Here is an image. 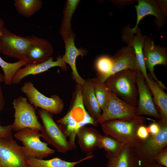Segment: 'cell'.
Here are the masks:
<instances>
[{
    "instance_id": "7c38bea8",
    "label": "cell",
    "mask_w": 167,
    "mask_h": 167,
    "mask_svg": "<svg viewBox=\"0 0 167 167\" xmlns=\"http://www.w3.org/2000/svg\"><path fill=\"white\" fill-rule=\"evenodd\" d=\"M138 4L135 6L136 14V22L133 28L128 27L126 28L123 34V39L125 41L133 36L138 28V25L141 20L147 15L154 16L159 28L163 25L164 22V12L158 2L151 0H139Z\"/></svg>"
},
{
    "instance_id": "8fae6325",
    "label": "cell",
    "mask_w": 167,
    "mask_h": 167,
    "mask_svg": "<svg viewBox=\"0 0 167 167\" xmlns=\"http://www.w3.org/2000/svg\"><path fill=\"white\" fill-rule=\"evenodd\" d=\"M28 158L13 138L0 137V167H28Z\"/></svg>"
},
{
    "instance_id": "603a6c76",
    "label": "cell",
    "mask_w": 167,
    "mask_h": 167,
    "mask_svg": "<svg viewBox=\"0 0 167 167\" xmlns=\"http://www.w3.org/2000/svg\"><path fill=\"white\" fill-rule=\"evenodd\" d=\"M134 35L132 38L126 42L128 45L131 46L133 48L140 70L145 78V81H147L148 79V74L145 63L143 52L144 43L147 36L142 34L139 28Z\"/></svg>"
},
{
    "instance_id": "ba28073f",
    "label": "cell",
    "mask_w": 167,
    "mask_h": 167,
    "mask_svg": "<svg viewBox=\"0 0 167 167\" xmlns=\"http://www.w3.org/2000/svg\"><path fill=\"white\" fill-rule=\"evenodd\" d=\"M102 111L101 116L96 121L100 124L110 120H129L140 117L137 115L136 106L122 100L109 90Z\"/></svg>"
},
{
    "instance_id": "ac0fdd59",
    "label": "cell",
    "mask_w": 167,
    "mask_h": 167,
    "mask_svg": "<svg viewBox=\"0 0 167 167\" xmlns=\"http://www.w3.org/2000/svg\"><path fill=\"white\" fill-rule=\"evenodd\" d=\"M65 46V52L62 58L65 63L70 66L74 79L78 85L83 86L85 80L79 74L76 67L77 57H83L86 55L87 51L83 48H77L75 45L74 36L72 33L66 39L64 40Z\"/></svg>"
},
{
    "instance_id": "f1b7e54d",
    "label": "cell",
    "mask_w": 167,
    "mask_h": 167,
    "mask_svg": "<svg viewBox=\"0 0 167 167\" xmlns=\"http://www.w3.org/2000/svg\"><path fill=\"white\" fill-rule=\"evenodd\" d=\"M113 65L112 57L107 55L100 57L96 62V67L99 75L97 78L105 82L111 70Z\"/></svg>"
},
{
    "instance_id": "8d00e7d4",
    "label": "cell",
    "mask_w": 167,
    "mask_h": 167,
    "mask_svg": "<svg viewBox=\"0 0 167 167\" xmlns=\"http://www.w3.org/2000/svg\"><path fill=\"white\" fill-rule=\"evenodd\" d=\"M4 25L5 22L2 19L0 18V32L2 29L4 27Z\"/></svg>"
},
{
    "instance_id": "7402d4cb",
    "label": "cell",
    "mask_w": 167,
    "mask_h": 167,
    "mask_svg": "<svg viewBox=\"0 0 167 167\" xmlns=\"http://www.w3.org/2000/svg\"><path fill=\"white\" fill-rule=\"evenodd\" d=\"M146 84L152 94L154 103L159 109L163 122H167V94L149 74Z\"/></svg>"
},
{
    "instance_id": "d6a6232c",
    "label": "cell",
    "mask_w": 167,
    "mask_h": 167,
    "mask_svg": "<svg viewBox=\"0 0 167 167\" xmlns=\"http://www.w3.org/2000/svg\"><path fill=\"white\" fill-rule=\"evenodd\" d=\"M137 137L141 140H144L147 139L150 135L148 132L147 126L145 124L139 126L136 131Z\"/></svg>"
},
{
    "instance_id": "9c48e42d",
    "label": "cell",
    "mask_w": 167,
    "mask_h": 167,
    "mask_svg": "<svg viewBox=\"0 0 167 167\" xmlns=\"http://www.w3.org/2000/svg\"><path fill=\"white\" fill-rule=\"evenodd\" d=\"M15 109V120L12 124V130L16 132L27 128L41 131L42 125L36 115L35 108L27 98L19 96L12 102Z\"/></svg>"
},
{
    "instance_id": "5bb4252c",
    "label": "cell",
    "mask_w": 167,
    "mask_h": 167,
    "mask_svg": "<svg viewBox=\"0 0 167 167\" xmlns=\"http://www.w3.org/2000/svg\"><path fill=\"white\" fill-rule=\"evenodd\" d=\"M136 84L138 91L137 115L139 116L148 115L161 119L160 115L154 103L152 94L140 70L137 72Z\"/></svg>"
},
{
    "instance_id": "d4e9b609",
    "label": "cell",
    "mask_w": 167,
    "mask_h": 167,
    "mask_svg": "<svg viewBox=\"0 0 167 167\" xmlns=\"http://www.w3.org/2000/svg\"><path fill=\"white\" fill-rule=\"evenodd\" d=\"M79 1L78 0H68L66 1L59 30L60 34L64 41L72 33L71 25V18Z\"/></svg>"
},
{
    "instance_id": "484cf974",
    "label": "cell",
    "mask_w": 167,
    "mask_h": 167,
    "mask_svg": "<svg viewBox=\"0 0 167 167\" xmlns=\"http://www.w3.org/2000/svg\"><path fill=\"white\" fill-rule=\"evenodd\" d=\"M42 4L41 0H15L14 6L19 14L29 17L39 11Z\"/></svg>"
},
{
    "instance_id": "5b68a950",
    "label": "cell",
    "mask_w": 167,
    "mask_h": 167,
    "mask_svg": "<svg viewBox=\"0 0 167 167\" xmlns=\"http://www.w3.org/2000/svg\"><path fill=\"white\" fill-rule=\"evenodd\" d=\"M38 113L42 122L41 137L58 152L64 153L70 150L67 138L54 121L51 114L41 109H39Z\"/></svg>"
},
{
    "instance_id": "ffe728a7",
    "label": "cell",
    "mask_w": 167,
    "mask_h": 167,
    "mask_svg": "<svg viewBox=\"0 0 167 167\" xmlns=\"http://www.w3.org/2000/svg\"><path fill=\"white\" fill-rule=\"evenodd\" d=\"M101 135L93 127L84 126L77 132L76 137L81 151L87 156H94V151L97 148Z\"/></svg>"
},
{
    "instance_id": "6da1fadb",
    "label": "cell",
    "mask_w": 167,
    "mask_h": 167,
    "mask_svg": "<svg viewBox=\"0 0 167 167\" xmlns=\"http://www.w3.org/2000/svg\"><path fill=\"white\" fill-rule=\"evenodd\" d=\"M82 86L77 85L74 100L66 114L57 121L62 131L69 138L70 150L75 149V139L77 132L81 127L90 124L97 126L98 123L87 112L82 96Z\"/></svg>"
},
{
    "instance_id": "f546056e",
    "label": "cell",
    "mask_w": 167,
    "mask_h": 167,
    "mask_svg": "<svg viewBox=\"0 0 167 167\" xmlns=\"http://www.w3.org/2000/svg\"><path fill=\"white\" fill-rule=\"evenodd\" d=\"M95 94L100 107L102 110L106 102L109 91L105 82L97 78L92 79Z\"/></svg>"
},
{
    "instance_id": "cb8c5ba5",
    "label": "cell",
    "mask_w": 167,
    "mask_h": 167,
    "mask_svg": "<svg viewBox=\"0 0 167 167\" xmlns=\"http://www.w3.org/2000/svg\"><path fill=\"white\" fill-rule=\"evenodd\" d=\"M93 156H87L77 161L70 162L56 157L49 160L28 157V167H75V165L86 160L93 158Z\"/></svg>"
},
{
    "instance_id": "8992f818",
    "label": "cell",
    "mask_w": 167,
    "mask_h": 167,
    "mask_svg": "<svg viewBox=\"0 0 167 167\" xmlns=\"http://www.w3.org/2000/svg\"><path fill=\"white\" fill-rule=\"evenodd\" d=\"M35 37L34 35L25 36L17 35L4 27L0 32V52L19 61L26 59L28 48Z\"/></svg>"
},
{
    "instance_id": "9a60e30c",
    "label": "cell",
    "mask_w": 167,
    "mask_h": 167,
    "mask_svg": "<svg viewBox=\"0 0 167 167\" xmlns=\"http://www.w3.org/2000/svg\"><path fill=\"white\" fill-rule=\"evenodd\" d=\"M59 66L66 69V63L61 57H59L56 61L52 57L48 60L37 64H27L24 68H21L15 73L12 78V83L17 84L26 77L30 75H36L46 71L49 69Z\"/></svg>"
},
{
    "instance_id": "277c9868",
    "label": "cell",
    "mask_w": 167,
    "mask_h": 167,
    "mask_svg": "<svg viewBox=\"0 0 167 167\" xmlns=\"http://www.w3.org/2000/svg\"><path fill=\"white\" fill-rule=\"evenodd\" d=\"M158 122L160 126L159 132L155 135H150L133 148L145 167L156 163L158 153L167 147V122L160 119Z\"/></svg>"
},
{
    "instance_id": "4316f807",
    "label": "cell",
    "mask_w": 167,
    "mask_h": 167,
    "mask_svg": "<svg viewBox=\"0 0 167 167\" xmlns=\"http://www.w3.org/2000/svg\"><path fill=\"white\" fill-rule=\"evenodd\" d=\"M125 145L111 137L101 135L99 138L97 148L104 149L107 154L116 156L120 153Z\"/></svg>"
},
{
    "instance_id": "30bf717a",
    "label": "cell",
    "mask_w": 167,
    "mask_h": 167,
    "mask_svg": "<svg viewBox=\"0 0 167 167\" xmlns=\"http://www.w3.org/2000/svg\"><path fill=\"white\" fill-rule=\"evenodd\" d=\"M21 90L35 109L39 108L53 114H59L63 109L64 103L58 96L54 95L50 97L46 96L37 90L31 82L24 83Z\"/></svg>"
},
{
    "instance_id": "3957f363",
    "label": "cell",
    "mask_w": 167,
    "mask_h": 167,
    "mask_svg": "<svg viewBox=\"0 0 167 167\" xmlns=\"http://www.w3.org/2000/svg\"><path fill=\"white\" fill-rule=\"evenodd\" d=\"M138 71L123 70L110 76L105 82L110 91L122 100L136 106L138 99L136 84Z\"/></svg>"
},
{
    "instance_id": "7a4b0ae2",
    "label": "cell",
    "mask_w": 167,
    "mask_h": 167,
    "mask_svg": "<svg viewBox=\"0 0 167 167\" xmlns=\"http://www.w3.org/2000/svg\"><path fill=\"white\" fill-rule=\"evenodd\" d=\"M146 120L155 121L154 119L142 116L131 119L106 121L101 124V127L105 135L134 148L142 140L137 136V129L140 126L145 124Z\"/></svg>"
},
{
    "instance_id": "74e56055",
    "label": "cell",
    "mask_w": 167,
    "mask_h": 167,
    "mask_svg": "<svg viewBox=\"0 0 167 167\" xmlns=\"http://www.w3.org/2000/svg\"><path fill=\"white\" fill-rule=\"evenodd\" d=\"M4 81V77L3 74L0 72V84Z\"/></svg>"
},
{
    "instance_id": "d6986e66",
    "label": "cell",
    "mask_w": 167,
    "mask_h": 167,
    "mask_svg": "<svg viewBox=\"0 0 167 167\" xmlns=\"http://www.w3.org/2000/svg\"><path fill=\"white\" fill-rule=\"evenodd\" d=\"M107 162L105 167H145L133 148L125 145L116 156L106 153Z\"/></svg>"
},
{
    "instance_id": "4dcf8cb0",
    "label": "cell",
    "mask_w": 167,
    "mask_h": 167,
    "mask_svg": "<svg viewBox=\"0 0 167 167\" xmlns=\"http://www.w3.org/2000/svg\"><path fill=\"white\" fill-rule=\"evenodd\" d=\"M156 162L159 165L167 167V147L161 150L157 155Z\"/></svg>"
},
{
    "instance_id": "44dd1931",
    "label": "cell",
    "mask_w": 167,
    "mask_h": 167,
    "mask_svg": "<svg viewBox=\"0 0 167 167\" xmlns=\"http://www.w3.org/2000/svg\"><path fill=\"white\" fill-rule=\"evenodd\" d=\"M82 96L87 112L92 118L97 121L102 113L95 94L92 79L85 81L82 86Z\"/></svg>"
},
{
    "instance_id": "1f68e13d",
    "label": "cell",
    "mask_w": 167,
    "mask_h": 167,
    "mask_svg": "<svg viewBox=\"0 0 167 167\" xmlns=\"http://www.w3.org/2000/svg\"><path fill=\"white\" fill-rule=\"evenodd\" d=\"M12 124L3 126L0 125V137L13 138L12 134Z\"/></svg>"
},
{
    "instance_id": "e575fe53",
    "label": "cell",
    "mask_w": 167,
    "mask_h": 167,
    "mask_svg": "<svg viewBox=\"0 0 167 167\" xmlns=\"http://www.w3.org/2000/svg\"><path fill=\"white\" fill-rule=\"evenodd\" d=\"M5 105V101L2 92V87L0 84V114L1 111L4 109ZM1 124L0 119V125Z\"/></svg>"
},
{
    "instance_id": "2e32d148",
    "label": "cell",
    "mask_w": 167,
    "mask_h": 167,
    "mask_svg": "<svg viewBox=\"0 0 167 167\" xmlns=\"http://www.w3.org/2000/svg\"><path fill=\"white\" fill-rule=\"evenodd\" d=\"M112 58L113 66L107 78L123 70H140L134 50L131 46L128 45L121 48Z\"/></svg>"
},
{
    "instance_id": "d590c367",
    "label": "cell",
    "mask_w": 167,
    "mask_h": 167,
    "mask_svg": "<svg viewBox=\"0 0 167 167\" xmlns=\"http://www.w3.org/2000/svg\"><path fill=\"white\" fill-rule=\"evenodd\" d=\"M145 167H165L158 165L156 163L148 165Z\"/></svg>"
},
{
    "instance_id": "52a82bcc",
    "label": "cell",
    "mask_w": 167,
    "mask_h": 167,
    "mask_svg": "<svg viewBox=\"0 0 167 167\" xmlns=\"http://www.w3.org/2000/svg\"><path fill=\"white\" fill-rule=\"evenodd\" d=\"M14 137L21 142L25 152L28 157L43 159L55 153L48 144L40 139L41 134L37 130L27 128L16 132Z\"/></svg>"
},
{
    "instance_id": "83f0119b",
    "label": "cell",
    "mask_w": 167,
    "mask_h": 167,
    "mask_svg": "<svg viewBox=\"0 0 167 167\" xmlns=\"http://www.w3.org/2000/svg\"><path fill=\"white\" fill-rule=\"evenodd\" d=\"M28 60L25 59L13 63L8 62L0 57V66L2 68L4 77L5 84L10 85L12 84L13 77L17 71L24 66L28 63Z\"/></svg>"
},
{
    "instance_id": "e0dca14e",
    "label": "cell",
    "mask_w": 167,
    "mask_h": 167,
    "mask_svg": "<svg viewBox=\"0 0 167 167\" xmlns=\"http://www.w3.org/2000/svg\"><path fill=\"white\" fill-rule=\"evenodd\" d=\"M54 52L52 45L48 41L36 36L28 48L26 59L28 64L42 63L52 57Z\"/></svg>"
},
{
    "instance_id": "4fadbf2b",
    "label": "cell",
    "mask_w": 167,
    "mask_h": 167,
    "mask_svg": "<svg viewBox=\"0 0 167 167\" xmlns=\"http://www.w3.org/2000/svg\"><path fill=\"white\" fill-rule=\"evenodd\" d=\"M145 63L147 69L149 71V74L158 84L163 89L166 87L159 80L154 74V67L160 65L165 66L167 64V53L165 48L155 45L151 38L147 36L143 49Z\"/></svg>"
},
{
    "instance_id": "836d02e7",
    "label": "cell",
    "mask_w": 167,
    "mask_h": 167,
    "mask_svg": "<svg viewBox=\"0 0 167 167\" xmlns=\"http://www.w3.org/2000/svg\"><path fill=\"white\" fill-rule=\"evenodd\" d=\"M147 129L150 135H155L159 132L160 126L158 121H154L147 126Z\"/></svg>"
}]
</instances>
